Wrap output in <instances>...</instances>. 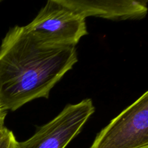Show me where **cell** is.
<instances>
[{
    "label": "cell",
    "instance_id": "obj_1",
    "mask_svg": "<svg viewBox=\"0 0 148 148\" xmlns=\"http://www.w3.org/2000/svg\"><path fill=\"white\" fill-rule=\"evenodd\" d=\"M77 62L75 46L45 43L25 26L10 29L0 45V105L14 111L52 88Z\"/></svg>",
    "mask_w": 148,
    "mask_h": 148
},
{
    "label": "cell",
    "instance_id": "obj_2",
    "mask_svg": "<svg viewBox=\"0 0 148 148\" xmlns=\"http://www.w3.org/2000/svg\"><path fill=\"white\" fill-rule=\"evenodd\" d=\"M25 27L40 41L54 46L75 47L88 34L85 17L59 0L48 1Z\"/></svg>",
    "mask_w": 148,
    "mask_h": 148
},
{
    "label": "cell",
    "instance_id": "obj_3",
    "mask_svg": "<svg viewBox=\"0 0 148 148\" xmlns=\"http://www.w3.org/2000/svg\"><path fill=\"white\" fill-rule=\"evenodd\" d=\"M90 148H148V92L111 120Z\"/></svg>",
    "mask_w": 148,
    "mask_h": 148
},
{
    "label": "cell",
    "instance_id": "obj_4",
    "mask_svg": "<svg viewBox=\"0 0 148 148\" xmlns=\"http://www.w3.org/2000/svg\"><path fill=\"white\" fill-rule=\"evenodd\" d=\"M94 112L95 107L90 98L68 104L55 118L39 127L30 138L17 142L15 148H65Z\"/></svg>",
    "mask_w": 148,
    "mask_h": 148
},
{
    "label": "cell",
    "instance_id": "obj_5",
    "mask_svg": "<svg viewBox=\"0 0 148 148\" xmlns=\"http://www.w3.org/2000/svg\"><path fill=\"white\" fill-rule=\"evenodd\" d=\"M62 4L82 17H97L114 20L143 18L147 12V1L141 0H59Z\"/></svg>",
    "mask_w": 148,
    "mask_h": 148
},
{
    "label": "cell",
    "instance_id": "obj_6",
    "mask_svg": "<svg viewBox=\"0 0 148 148\" xmlns=\"http://www.w3.org/2000/svg\"><path fill=\"white\" fill-rule=\"evenodd\" d=\"M17 141L12 132L8 130L0 141V148H15Z\"/></svg>",
    "mask_w": 148,
    "mask_h": 148
},
{
    "label": "cell",
    "instance_id": "obj_7",
    "mask_svg": "<svg viewBox=\"0 0 148 148\" xmlns=\"http://www.w3.org/2000/svg\"><path fill=\"white\" fill-rule=\"evenodd\" d=\"M7 111L1 109L0 110V125L4 124V120H5L6 116H7Z\"/></svg>",
    "mask_w": 148,
    "mask_h": 148
},
{
    "label": "cell",
    "instance_id": "obj_8",
    "mask_svg": "<svg viewBox=\"0 0 148 148\" xmlns=\"http://www.w3.org/2000/svg\"><path fill=\"white\" fill-rule=\"evenodd\" d=\"M7 130H8V129L4 127V124L0 125V141L2 140V138L4 137V134H6Z\"/></svg>",
    "mask_w": 148,
    "mask_h": 148
},
{
    "label": "cell",
    "instance_id": "obj_9",
    "mask_svg": "<svg viewBox=\"0 0 148 148\" xmlns=\"http://www.w3.org/2000/svg\"><path fill=\"white\" fill-rule=\"evenodd\" d=\"M1 109H3V108H1V105H0V110H1ZM3 110H4V109H3Z\"/></svg>",
    "mask_w": 148,
    "mask_h": 148
}]
</instances>
